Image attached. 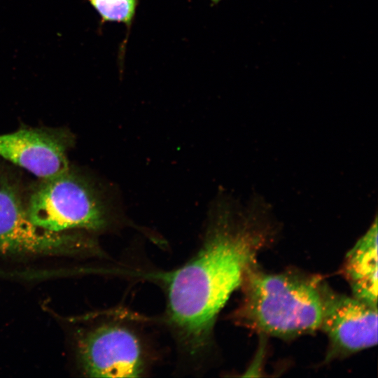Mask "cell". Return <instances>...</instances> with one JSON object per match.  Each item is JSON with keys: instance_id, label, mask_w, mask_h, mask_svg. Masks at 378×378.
<instances>
[{"instance_id": "obj_1", "label": "cell", "mask_w": 378, "mask_h": 378, "mask_svg": "<svg viewBox=\"0 0 378 378\" xmlns=\"http://www.w3.org/2000/svg\"><path fill=\"white\" fill-rule=\"evenodd\" d=\"M277 230L263 199L254 196L243 206L223 195L213 205L201 244L188 260L169 271L140 275L164 289V322L181 362L192 371L204 369L218 314Z\"/></svg>"}, {"instance_id": "obj_7", "label": "cell", "mask_w": 378, "mask_h": 378, "mask_svg": "<svg viewBox=\"0 0 378 378\" xmlns=\"http://www.w3.org/2000/svg\"><path fill=\"white\" fill-rule=\"evenodd\" d=\"M73 143L64 128L22 127L0 134V157L46 179L70 168L67 154Z\"/></svg>"}, {"instance_id": "obj_5", "label": "cell", "mask_w": 378, "mask_h": 378, "mask_svg": "<svg viewBox=\"0 0 378 378\" xmlns=\"http://www.w3.org/2000/svg\"><path fill=\"white\" fill-rule=\"evenodd\" d=\"M0 252L4 254H55L101 252L89 236L53 232L34 223L18 186L0 176Z\"/></svg>"}, {"instance_id": "obj_6", "label": "cell", "mask_w": 378, "mask_h": 378, "mask_svg": "<svg viewBox=\"0 0 378 378\" xmlns=\"http://www.w3.org/2000/svg\"><path fill=\"white\" fill-rule=\"evenodd\" d=\"M320 328L329 340L330 354L346 356L377 343V306L339 293L321 281Z\"/></svg>"}, {"instance_id": "obj_9", "label": "cell", "mask_w": 378, "mask_h": 378, "mask_svg": "<svg viewBox=\"0 0 378 378\" xmlns=\"http://www.w3.org/2000/svg\"><path fill=\"white\" fill-rule=\"evenodd\" d=\"M103 22H122L131 25L138 0H88Z\"/></svg>"}, {"instance_id": "obj_2", "label": "cell", "mask_w": 378, "mask_h": 378, "mask_svg": "<svg viewBox=\"0 0 378 378\" xmlns=\"http://www.w3.org/2000/svg\"><path fill=\"white\" fill-rule=\"evenodd\" d=\"M321 279L298 272L269 274L255 265L241 284L242 298L232 318L256 332L281 338L320 328Z\"/></svg>"}, {"instance_id": "obj_8", "label": "cell", "mask_w": 378, "mask_h": 378, "mask_svg": "<svg viewBox=\"0 0 378 378\" xmlns=\"http://www.w3.org/2000/svg\"><path fill=\"white\" fill-rule=\"evenodd\" d=\"M344 277L353 296L377 306V221L347 253L343 266Z\"/></svg>"}, {"instance_id": "obj_4", "label": "cell", "mask_w": 378, "mask_h": 378, "mask_svg": "<svg viewBox=\"0 0 378 378\" xmlns=\"http://www.w3.org/2000/svg\"><path fill=\"white\" fill-rule=\"evenodd\" d=\"M136 314L115 309L83 335L78 354L86 376L138 377L147 374L156 356Z\"/></svg>"}, {"instance_id": "obj_3", "label": "cell", "mask_w": 378, "mask_h": 378, "mask_svg": "<svg viewBox=\"0 0 378 378\" xmlns=\"http://www.w3.org/2000/svg\"><path fill=\"white\" fill-rule=\"evenodd\" d=\"M25 205L34 223L53 232H115L127 224L115 194L71 167L41 179Z\"/></svg>"}, {"instance_id": "obj_10", "label": "cell", "mask_w": 378, "mask_h": 378, "mask_svg": "<svg viewBox=\"0 0 378 378\" xmlns=\"http://www.w3.org/2000/svg\"><path fill=\"white\" fill-rule=\"evenodd\" d=\"M211 1L212 3L216 4H218V2H220L222 0H211Z\"/></svg>"}]
</instances>
